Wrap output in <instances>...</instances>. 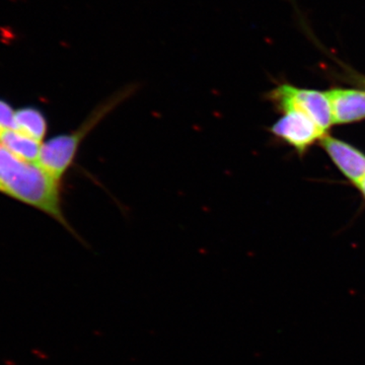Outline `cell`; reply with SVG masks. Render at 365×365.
Instances as JSON below:
<instances>
[{
  "label": "cell",
  "instance_id": "obj_10",
  "mask_svg": "<svg viewBox=\"0 0 365 365\" xmlns=\"http://www.w3.org/2000/svg\"><path fill=\"white\" fill-rule=\"evenodd\" d=\"M348 76L352 78V81H354L356 85L361 86V88H364L365 90V76H361V74L356 73V72L347 71Z\"/></svg>",
  "mask_w": 365,
  "mask_h": 365
},
{
  "label": "cell",
  "instance_id": "obj_1",
  "mask_svg": "<svg viewBox=\"0 0 365 365\" xmlns=\"http://www.w3.org/2000/svg\"><path fill=\"white\" fill-rule=\"evenodd\" d=\"M0 193L42 211L60 223L76 239L79 237L62 208L61 182L48 175L37 163L14 157L0 144Z\"/></svg>",
  "mask_w": 365,
  "mask_h": 365
},
{
  "label": "cell",
  "instance_id": "obj_6",
  "mask_svg": "<svg viewBox=\"0 0 365 365\" xmlns=\"http://www.w3.org/2000/svg\"><path fill=\"white\" fill-rule=\"evenodd\" d=\"M334 124H351L365 119V90L331 88L326 91Z\"/></svg>",
  "mask_w": 365,
  "mask_h": 365
},
{
  "label": "cell",
  "instance_id": "obj_7",
  "mask_svg": "<svg viewBox=\"0 0 365 365\" xmlns=\"http://www.w3.org/2000/svg\"><path fill=\"white\" fill-rule=\"evenodd\" d=\"M0 144L14 157L28 163H37L42 144L14 129L0 131Z\"/></svg>",
  "mask_w": 365,
  "mask_h": 365
},
{
  "label": "cell",
  "instance_id": "obj_5",
  "mask_svg": "<svg viewBox=\"0 0 365 365\" xmlns=\"http://www.w3.org/2000/svg\"><path fill=\"white\" fill-rule=\"evenodd\" d=\"M340 172L356 186L365 177V155L345 141L335 137L324 136L319 140Z\"/></svg>",
  "mask_w": 365,
  "mask_h": 365
},
{
  "label": "cell",
  "instance_id": "obj_9",
  "mask_svg": "<svg viewBox=\"0 0 365 365\" xmlns=\"http://www.w3.org/2000/svg\"><path fill=\"white\" fill-rule=\"evenodd\" d=\"M14 110L6 101L0 100V131L14 129Z\"/></svg>",
  "mask_w": 365,
  "mask_h": 365
},
{
  "label": "cell",
  "instance_id": "obj_11",
  "mask_svg": "<svg viewBox=\"0 0 365 365\" xmlns=\"http://www.w3.org/2000/svg\"><path fill=\"white\" fill-rule=\"evenodd\" d=\"M356 187L359 188V191L361 192L362 196H364L365 199V177L356 185Z\"/></svg>",
  "mask_w": 365,
  "mask_h": 365
},
{
  "label": "cell",
  "instance_id": "obj_8",
  "mask_svg": "<svg viewBox=\"0 0 365 365\" xmlns=\"http://www.w3.org/2000/svg\"><path fill=\"white\" fill-rule=\"evenodd\" d=\"M14 129L43 143L48 131L47 119L37 108H21L14 113Z\"/></svg>",
  "mask_w": 365,
  "mask_h": 365
},
{
  "label": "cell",
  "instance_id": "obj_2",
  "mask_svg": "<svg viewBox=\"0 0 365 365\" xmlns=\"http://www.w3.org/2000/svg\"><path fill=\"white\" fill-rule=\"evenodd\" d=\"M137 91L136 86H128L106 98L90 113L76 130L52 137L43 143L37 165L48 175L61 182L76 162L79 148L96 127L109 116Z\"/></svg>",
  "mask_w": 365,
  "mask_h": 365
},
{
  "label": "cell",
  "instance_id": "obj_3",
  "mask_svg": "<svg viewBox=\"0 0 365 365\" xmlns=\"http://www.w3.org/2000/svg\"><path fill=\"white\" fill-rule=\"evenodd\" d=\"M268 98L283 114L287 112L302 113L313 120L324 131H328L334 124L332 110L326 91L282 83L268 93Z\"/></svg>",
  "mask_w": 365,
  "mask_h": 365
},
{
  "label": "cell",
  "instance_id": "obj_4",
  "mask_svg": "<svg viewBox=\"0 0 365 365\" xmlns=\"http://www.w3.org/2000/svg\"><path fill=\"white\" fill-rule=\"evenodd\" d=\"M271 133L294 148L299 153L327 135L319 125L299 112L284 113L270 128Z\"/></svg>",
  "mask_w": 365,
  "mask_h": 365
}]
</instances>
